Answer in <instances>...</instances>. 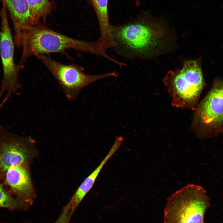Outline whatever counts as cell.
<instances>
[{"instance_id":"cell-5","label":"cell","mask_w":223,"mask_h":223,"mask_svg":"<svg viewBox=\"0 0 223 223\" xmlns=\"http://www.w3.org/2000/svg\"><path fill=\"white\" fill-rule=\"evenodd\" d=\"M40 60L54 77L69 100L76 99L80 91L91 84L107 77H117L116 71L98 75L83 72L84 68L78 65L60 63L45 55L35 56Z\"/></svg>"},{"instance_id":"cell-3","label":"cell","mask_w":223,"mask_h":223,"mask_svg":"<svg viewBox=\"0 0 223 223\" xmlns=\"http://www.w3.org/2000/svg\"><path fill=\"white\" fill-rule=\"evenodd\" d=\"M163 82L173 106L196 110L204 84L200 59L185 60L181 69L169 72Z\"/></svg>"},{"instance_id":"cell-9","label":"cell","mask_w":223,"mask_h":223,"mask_svg":"<svg viewBox=\"0 0 223 223\" xmlns=\"http://www.w3.org/2000/svg\"><path fill=\"white\" fill-rule=\"evenodd\" d=\"M1 180L16 198L30 205L32 203L33 191L27 164L10 167Z\"/></svg>"},{"instance_id":"cell-12","label":"cell","mask_w":223,"mask_h":223,"mask_svg":"<svg viewBox=\"0 0 223 223\" xmlns=\"http://www.w3.org/2000/svg\"><path fill=\"white\" fill-rule=\"evenodd\" d=\"M89 1L96 13L99 26L100 35L97 41L103 48H110L114 43L112 35L113 26L109 22L108 0Z\"/></svg>"},{"instance_id":"cell-8","label":"cell","mask_w":223,"mask_h":223,"mask_svg":"<svg viewBox=\"0 0 223 223\" xmlns=\"http://www.w3.org/2000/svg\"><path fill=\"white\" fill-rule=\"evenodd\" d=\"M33 141L12 134L0 127V180L11 166L28 164Z\"/></svg>"},{"instance_id":"cell-16","label":"cell","mask_w":223,"mask_h":223,"mask_svg":"<svg viewBox=\"0 0 223 223\" xmlns=\"http://www.w3.org/2000/svg\"><path fill=\"white\" fill-rule=\"evenodd\" d=\"M4 92L1 90L0 92V99L1 98L3 94V93ZM7 100H5V99H4V100H3L2 102L0 104V109L1 108V107H2L4 103L7 101Z\"/></svg>"},{"instance_id":"cell-14","label":"cell","mask_w":223,"mask_h":223,"mask_svg":"<svg viewBox=\"0 0 223 223\" xmlns=\"http://www.w3.org/2000/svg\"><path fill=\"white\" fill-rule=\"evenodd\" d=\"M30 205L15 197L4 185L0 183V208L11 211L25 210Z\"/></svg>"},{"instance_id":"cell-4","label":"cell","mask_w":223,"mask_h":223,"mask_svg":"<svg viewBox=\"0 0 223 223\" xmlns=\"http://www.w3.org/2000/svg\"><path fill=\"white\" fill-rule=\"evenodd\" d=\"M210 201L203 187L188 185L168 198L164 223H205L204 217Z\"/></svg>"},{"instance_id":"cell-11","label":"cell","mask_w":223,"mask_h":223,"mask_svg":"<svg viewBox=\"0 0 223 223\" xmlns=\"http://www.w3.org/2000/svg\"><path fill=\"white\" fill-rule=\"evenodd\" d=\"M122 136L116 137L109 152L98 166L82 182L69 202L73 213L81 202L93 187L101 169L108 160L118 149L123 141Z\"/></svg>"},{"instance_id":"cell-13","label":"cell","mask_w":223,"mask_h":223,"mask_svg":"<svg viewBox=\"0 0 223 223\" xmlns=\"http://www.w3.org/2000/svg\"><path fill=\"white\" fill-rule=\"evenodd\" d=\"M29 5L32 24H38L42 21L45 24L53 8L52 2L49 0H27Z\"/></svg>"},{"instance_id":"cell-2","label":"cell","mask_w":223,"mask_h":223,"mask_svg":"<svg viewBox=\"0 0 223 223\" xmlns=\"http://www.w3.org/2000/svg\"><path fill=\"white\" fill-rule=\"evenodd\" d=\"M21 46L23 52L20 63L21 64L29 57L62 53L70 49L103 55L96 41L88 42L71 38L52 30L42 23L33 26L24 34Z\"/></svg>"},{"instance_id":"cell-10","label":"cell","mask_w":223,"mask_h":223,"mask_svg":"<svg viewBox=\"0 0 223 223\" xmlns=\"http://www.w3.org/2000/svg\"><path fill=\"white\" fill-rule=\"evenodd\" d=\"M7 11L12 23L14 40L18 47L21 46L23 34L33 26L27 0H5Z\"/></svg>"},{"instance_id":"cell-6","label":"cell","mask_w":223,"mask_h":223,"mask_svg":"<svg viewBox=\"0 0 223 223\" xmlns=\"http://www.w3.org/2000/svg\"><path fill=\"white\" fill-rule=\"evenodd\" d=\"M0 12L1 25L0 32V55L2 60L3 77L1 90L7 92V100L21 85L18 79V73L22 65H16L14 61V43L9 24L5 1L2 2Z\"/></svg>"},{"instance_id":"cell-7","label":"cell","mask_w":223,"mask_h":223,"mask_svg":"<svg viewBox=\"0 0 223 223\" xmlns=\"http://www.w3.org/2000/svg\"><path fill=\"white\" fill-rule=\"evenodd\" d=\"M192 127L202 138L207 130L215 129L223 124V81L218 79L196 109Z\"/></svg>"},{"instance_id":"cell-1","label":"cell","mask_w":223,"mask_h":223,"mask_svg":"<svg viewBox=\"0 0 223 223\" xmlns=\"http://www.w3.org/2000/svg\"><path fill=\"white\" fill-rule=\"evenodd\" d=\"M112 35L117 53L132 59L151 55L161 45L164 32L140 17L123 24L113 26Z\"/></svg>"},{"instance_id":"cell-15","label":"cell","mask_w":223,"mask_h":223,"mask_svg":"<svg viewBox=\"0 0 223 223\" xmlns=\"http://www.w3.org/2000/svg\"><path fill=\"white\" fill-rule=\"evenodd\" d=\"M72 212L69 203L63 208L57 220L54 223H69Z\"/></svg>"}]
</instances>
